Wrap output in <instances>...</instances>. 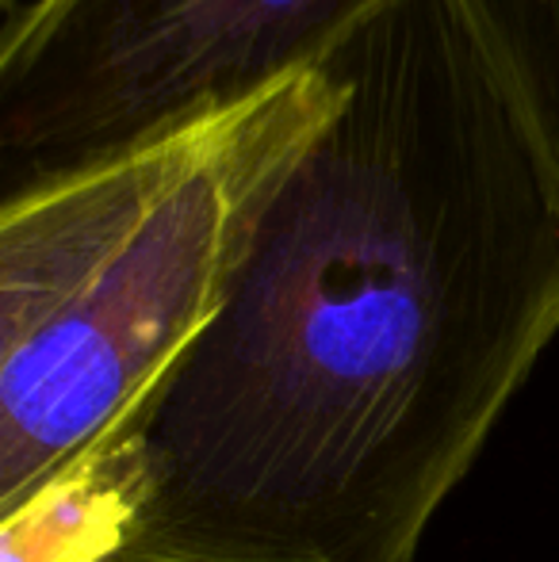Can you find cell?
<instances>
[{"instance_id": "1", "label": "cell", "mask_w": 559, "mask_h": 562, "mask_svg": "<svg viewBox=\"0 0 559 562\" xmlns=\"http://www.w3.org/2000/svg\"><path fill=\"white\" fill-rule=\"evenodd\" d=\"M123 429L112 562H418L559 329V184L456 0H391Z\"/></svg>"}, {"instance_id": "2", "label": "cell", "mask_w": 559, "mask_h": 562, "mask_svg": "<svg viewBox=\"0 0 559 562\" xmlns=\"http://www.w3.org/2000/svg\"><path fill=\"white\" fill-rule=\"evenodd\" d=\"M342 100L334 61L0 203V517L120 432Z\"/></svg>"}, {"instance_id": "3", "label": "cell", "mask_w": 559, "mask_h": 562, "mask_svg": "<svg viewBox=\"0 0 559 562\" xmlns=\"http://www.w3.org/2000/svg\"><path fill=\"white\" fill-rule=\"evenodd\" d=\"M391 0H31L0 38L4 195L318 69Z\"/></svg>"}, {"instance_id": "4", "label": "cell", "mask_w": 559, "mask_h": 562, "mask_svg": "<svg viewBox=\"0 0 559 562\" xmlns=\"http://www.w3.org/2000/svg\"><path fill=\"white\" fill-rule=\"evenodd\" d=\"M138 502V445L120 429L0 517V562H112Z\"/></svg>"}, {"instance_id": "5", "label": "cell", "mask_w": 559, "mask_h": 562, "mask_svg": "<svg viewBox=\"0 0 559 562\" xmlns=\"http://www.w3.org/2000/svg\"><path fill=\"white\" fill-rule=\"evenodd\" d=\"M559 184V0H456Z\"/></svg>"}, {"instance_id": "6", "label": "cell", "mask_w": 559, "mask_h": 562, "mask_svg": "<svg viewBox=\"0 0 559 562\" xmlns=\"http://www.w3.org/2000/svg\"><path fill=\"white\" fill-rule=\"evenodd\" d=\"M0 8H4V23H8L15 12H20V0H0Z\"/></svg>"}]
</instances>
